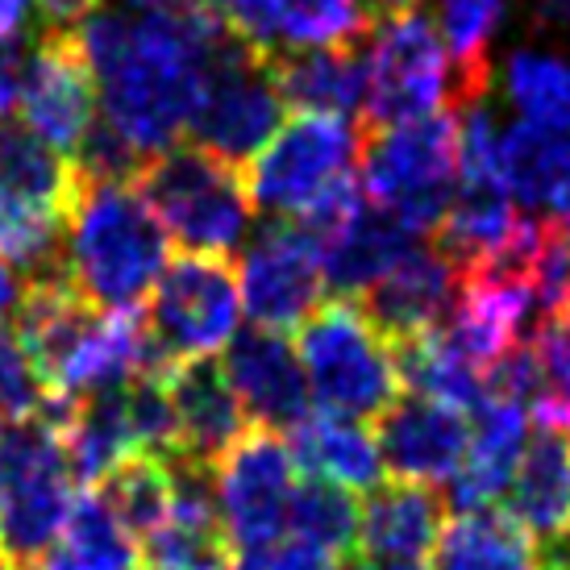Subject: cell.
Wrapping results in <instances>:
<instances>
[{"label":"cell","mask_w":570,"mask_h":570,"mask_svg":"<svg viewBox=\"0 0 570 570\" xmlns=\"http://www.w3.org/2000/svg\"><path fill=\"white\" fill-rule=\"evenodd\" d=\"M138 558L142 550L126 533V524L117 521L109 500L96 488H88L71 504L59 546L30 570H134Z\"/></svg>","instance_id":"cell-30"},{"label":"cell","mask_w":570,"mask_h":570,"mask_svg":"<svg viewBox=\"0 0 570 570\" xmlns=\"http://www.w3.org/2000/svg\"><path fill=\"white\" fill-rule=\"evenodd\" d=\"M167 392L179 425V454L208 466L222 459L250 433V416L242 409L238 392L225 380V366L213 358H191L167 371Z\"/></svg>","instance_id":"cell-18"},{"label":"cell","mask_w":570,"mask_h":570,"mask_svg":"<svg viewBox=\"0 0 570 570\" xmlns=\"http://www.w3.org/2000/svg\"><path fill=\"white\" fill-rule=\"evenodd\" d=\"M222 366L250 425L287 438L313 416V392H308L301 350L287 342V333L263 330V325L238 333L225 346Z\"/></svg>","instance_id":"cell-14"},{"label":"cell","mask_w":570,"mask_h":570,"mask_svg":"<svg viewBox=\"0 0 570 570\" xmlns=\"http://www.w3.org/2000/svg\"><path fill=\"white\" fill-rule=\"evenodd\" d=\"M421 246L409 225L392 217L387 208L363 200V208L342 225V234L321 250L325 258V287L337 301H358L380 284L400 258Z\"/></svg>","instance_id":"cell-22"},{"label":"cell","mask_w":570,"mask_h":570,"mask_svg":"<svg viewBox=\"0 0 570 570\" xmlns=\"http://www.w3.org/2000/svg\"><path fill=\"white\" fill-rule=\"evenodd\" d=\"M67 459L71 471L83 488H96L129 459L138 454L134 442V425H129L126 383L121 387H105V392H88V396L71 400L63 425Z\"/></svg>","instance_id":"cell-26"},{"label":"cell","mask_w":570,"mask_h":570,"mask_svg":"<svg viewBox=\"0 0 570 570\" xmlns=\"http://www.w3.org/2000/svg\"><path fill=\"white\" fill-rule=\"evenodd\" d=\"M205 4L222 17L238 38H246V42L258 47L263 55L284 50V17H279V0H205Z\"/></svg>","instance_id":"cell-36"},{"label":"cell","mask_w":570,"mask_h":570,"mask_svg":"<svg viewBox=\"0 0 570 570\" xmlns=\"http://www.w3.org/2000/svg\"><path fill=\"white\" fill-rule=\"evenodd\" d=\"M292 454L301 462V471L350 491H375L383 483V471H387L375 429H366L363 421H350V416H333V412L308 416L292 433Z\"/></svg>","instance_id":"cell-24"},{"label":"cell","mask_w":570,"mask_h":570,"mask_svg":"<svg viewBox=\"0 0 570 570\" xmlns=\"http://www.w3.org/2000/svg\"><path fill=\"white\" fill-rule=\"evenodd\" d=\"M358 521H363V508L354 500V491L317 475L304 479L287 508V529L296 533V541H308L333 558L358 554Z\"/></svg>","instance_id":"cell-33"},{"label":"cell","mask_w":570,"mask_h":570,"mask_svg":"<svg viewBox=\"0 0 570 570\" xmlns=\"http://www.w3.org/2000/svg\"><path fill=\"white\" fill-rule=\"evenodd\" d=\"M0 188L13 196L17 205L71 217L80 205V171L76 159L59 155L47 138H38L26 121L0 117Z\"/></svg>","instance_id":"cell-23"},{"label":"cell","mask_w":570,"mask_h":570,"mask_svg":"<svg viewBox=\"0 0 570 570\" xmlns=\"http://www.w3.org/2000/svg\"><path fill=\"white\" fill-rule=\"evenodd\" d=\"M450 524V504L425 483H380L366 491L363 521H358V558L366 562H396L425 567L433 562L442 533Z\"/></svg>","instance_id":"cell-17"},{"label":"cell","mask_w":570,"mask_h":570,"mask_svg":"<svg viewBox=\"0 0 570 570\" xmlns=\"http://www.w3.org/2000/svg\"><path fill=\"white\" fill-rule=\"evenodd\" d=\"M0 570H17V562H13V554L0 546Z\"/></svg>","instance_id":"cell-45"},{"label":"cell","mask_w":570,"mask_h":570,"mask_svg":"<svg viewBox=\"0 0 570 570\" xmlns=\"http://www.w3.org/2000/svg\"><path fill=\"white\" fill-rule=\"evenodd\" d=\"M242 308L238 267L225 254L171 258L142 308L155 371L167 375L179 363L213 358L238 337Z\"/></svg>","instance_id":"cell-7"},{"label":"cell","mask_w":570,"mask_h":570,"mask_svg":"<svg viewBox=\"0 0 570 570\" xmlns=\"http://www.w3.org/2000/svg\"><path fill=\"white\" fill-rule=\"evenodd\" d=\"M504 13L508 0H438V33L450 55V109L491 96V42Z\"/></svg>","instance_id":"cell-25"},{"label":"cell","mask_w":570,"mask_h":570,"mask_svg":"<svg viewBox=\"0 0 570 570\" xmlns=\"http://www.w3.org/2000/svg\"><path fill=\"white\" fill-rule=\"evenodd\" d=\"M284 47H358L375 21L363 0H279Z\"/></svg>","instance_id":"cell-34"},{"label":"cell","mask_w":570,"mask_h":570,"mask_svg":"<svg viewBox=\"0 0 570 570\" xmlns=\"http://www.w3.org/2000/svg\"><path fill=\"white\" fill-rule=\"evenodd\" d=\"M96 491L109 500L117 521L126 524V533L138 541V550H142V541H150L163 524L171 521V466L155 454H129L105 483H96Z\"/></svg>","instance_id":"cell-31"},{"label":"cell","mask_w":570,"mask_h":570,"mask_svg":"<svg viewBox=\"0 0 570 570\" xmlns=\"http://www.w3.org/2000/svg\"><path fill=\"white\" fill-rule=\"evenodd\" d=\"M242 304L254 325L275 333L301 330L325 296L321 246L292 217H271L242 250Z\"/></svg>","instance_id":"cell-11"},{"label":"cell","mask_w":570,"mask_h":570,"mask_svg":"<svg viewBox=\"0 0 570 570\" xmlns=\"http://www.w3.org/2000/svg\"><path fill=\"white\" fill-rule=\"evenodd\" d=\"M21 296H26V287H21V275L9 258H0V330L17 317V308H21Z\"/></svg>","instance_id":"cell-40"},{"label":"cell","mask_w":570,"mask_h":570,"mask_svg":"<svg viewBox=\"0 0 570 570\" xmlns=\"http://www.w3.org/2000/svg\"><path fill=\"white\" fill-rule=\"evenodd\" d=\"M508 512L538 538V546L570 533V425L541 421L538 433H529L508 488Z\"/></svg>","instance_id":"cell-21"},{"label":"cell","mask_w":570,"mask_h":570,"mask_svg":"<svg viewBox=\"0 0 570 570\" xmlns=\"http://www.w3.org/2000/svg\"><path fill=\"white\" fill-rule=\"evenodd\" d=\"M308 392L321 409L350 421H380L400 400L396 342L354 301H325L296 337Z\"/></svg>","instance_id":"cell-4"},{"label":"cell","mask_w":570,"mask_h":570,"mask_svg":"<svg viewBox=\"0 0 570 570\" xmlns=\"http://www.w3.org/2000/svg\"><path fill=\"white\" fill-rule=\"evenodd\" d=\"M271 76L287 105L325 117L363 121L371 96V59L358 47H284L271 55Z\"/></svg>","instance_id":"cell-19"},{"label":"cell","mask_w":570,"mask_h":570,"mask_svg":"<svg viewBox=\"0 0 570 570\" xmlns=\"http://www.w3.org/2000/svg\"><path fill=\"white\" fill-rule=\"evenodd\" d=\"M524 445H529V409L512 404V400L479 404L475 421H471V450L462 459L459 475L450 479L445 504L454 512L491 508L512 488Z\"/></svg>","instance_id":"cell-20"},{"label":"cell","mask_w":570,"mask_h":570,"mask_svg":"<svg viewBox=\"0 0 570 570\" xmlns=\"http://www.w3.org/2000/svg\"><path fill=\"white\" fill-rule=\"evenodd\" d=\"M134 9H184L191 0H129Z\"/></svg>","instance_id":"cell-44"},{"label":"cell","mask_w":570,"mask_h":570,"mask_svg":"<svg viewBox=\"0 0 570 570\" xmlns=\"http://www.w3.org/2000/svg\"><path fill=\"white\" fill-rule=\"evenodd\" d=\"M225 33L229 26L205 0L184 9L100 4L76 26L100 92V117L146 159L175 150L191 129L213 50Z\"/></svg>","instance_id":"cell-1"},{"label":"cell","mask_w":570,"mask_h":570,"mask_svg":"<svg viewBox=\"0 0 570 570\" xmlns=\"http://www.w3.org/2000/svg\"><path fill=\"white\" fill-rule=\"evenodd\" d=\"M459 267L438 250V242H421L354 304L392 342H409V337H421L429 330H442L454 301H459Z\"/></svg>","instance_id":"cell-16"},{"label":"cell","mask_w":570,"mask_h":570,"mask_svg":"<svg viewBox=\"0 0 570 570\" xmlns=\"http://www.w3.org/2000/svg\"><path fill=\"white\" fill-rule=\"evenodd\" d=\"M50 404L47 383L38 380L33 363L26 358V350L13 333H0V429L42 416Z\"/></svg>","instance_id":"cell-35"},{"label":"cell","mask_w":570,"mask_h":570,"mask_svg":"<svg viewBox=\"0 0 570 570\" xmlns=\"http://www.w3.org/2000/svg\"><path fill=\"white\" fill-rule=\"evenodd\" d=\"M33 38L26 30L0 42V117H9L21 100V80H26V59H30Z\"/></svg>","instance_id":"cell-37"},{"label":"cell","mask_w":570,"mask_h":570,"mask_svg":"<svg viewBox=\"0 0 570 570\" xmlns=\"http://www.w3.org/2000/svg\"><path fill=\"white\" fill-rule=\"evenodd\" d=\"M271 570H342L337 567V558L317 550V546H308V541H287L275 550V567Z\"/></svg>","instance_id":"cell-39"},{"label":"cell","mask_w":570,"mask_h":570,"mask_svg":"<svg viewBox=\"0 0 570 570\" xmlns=\"http://www.w3.org/2000/svg\"><path fill=\"white\" fill-rule=\"evenodd\" d=\"M383 466L404 483H450L471 450V421L462 409L425 396H400L375 421Z\"/></svg>","instance_id":"cell-15"},{"label":"cell","mask_w":570,"mask_h":570,"mask_svg":"<svg viewBox=\"0 0 570 570\" xmlns=\"http://www.w3.org/2000/svg\"><path fill=\"white\" fill-rule=\"evenodd\" d=\"M342 570H421V567H396V562H366V558L354 554Z\"/></svg>","instance_id":"cell-43"},{"label":"cell","mask_w":570,"mask_h":570,"mask_svg":"<svg viewBox=\"0 0 570 570\" xmlns=\"http://www.w3.org/2000/svg\"><path fill=\"white\" fill-rule=\"evenodd\" d=\"M138 191L184 250L234 254L246 242L254 217L246 167L205 146L179 142L167 155H155L138 175Z\"/></svg>","instance_id":"cell-5"},{"label":"cell","mask_w":570,"mask_h":570,"mask_svg":"<svg viewBox=\"0 0 570 570\" xmlns=\"http://www.w3.org/2000/svg\"><path fill=\"white\" fill-rule=\"evenodd\" d=\"M371 59V96L358 129L400 126L412 117L438 112L450 100V55L438 26L416 13L375 21L366 38Z\"/></svg>","instance_id":"cell-10"},{"label":"cell","mask_w":570,"mask_h":570,"mask_svg":"<svg viewBox=\"0 0 570 570\" xmlns=\"http://www.w3.org/2000/svg\"><path fill=\"white\" fill-rule=\"evenodd\" d=\"M438 570H538V538L508 508H475L450 517L442 546L433 554Z\"/></svg>","instance_id":"cell-27"},{"label":"cell","mask_w":570,"mask_h":570,"mask_svg":"<svg viewBox=\"0 0 570 570\" xmlns=\"http://www.w3.org/2000/svg\"><path fill=\"white\" fill-rule=\"evenodd\" d=\"M33 4L42 13V30H76L105 0H33Z\"/></svg>","instance_id":"cell-38"},{"label":"cell","mask_w":570,"mask_h":570,"mask_svg":"<svg viewBox=\"0 0 570 570\" xmlns=\"http://www.w3.org/2000/svg\"><path fill=\"white\" fill-rule=\"evenodd\" d=\"M500 175L524 213L558 208L570 188V134L533 121L508 126L500 142Z\"/></svg>","instance_id":"cell-28"},{"label":"cell","mask_w":570,"mask_h":570,"mask_svg":"<svg viewBox=\"0 0 570 570\" xmlns=\"http://www.w3.org/2000/svg\"><path fill=\"white\" fill-rule=\"evenodd\" d=\"M284 109L287 100L271 76V55L229 30L222 47L213 50L188 134L196 146L246 167L284 126Z\"/></svg>","instance_id":"cell-8"},{"label":"cell","mask_w":570,"mask_h":570,"mask_svg":"<svg viewBox=\"0 0 570 570\" xmlns=\"http://www.w3.org/2000/svg\"><path fill=\"white\" fill-rule=\"evenodd\" d=\"M504 92L521 121L570 134V59L541 47H517L504 63Z\"/></svg>","instance_id":"cell-32"},{"label":"cell","mask_w":570,"mask_h":570,"mask_svg":"<svg viewBox=\"0 0 570 570\" xmlns=\"http://www.w3.org/2000/svg\"><path fill=\"white\" fill-rule=\"evenodd\" d=\"M358 184L371 205L400 217L416 238H433L459 191V112L358 129Z\"/></svg>","instance_id":"cell-3"},{"label":"cell","mask_w":570,"mask_h":570,"mask_svg":"<svg viewBox=\"0 0 570 570\" xmlns=\"http://www.w3.org/2000/svg\"><path fill=\"white\" fill-rule=\"evenodd\" d=\"M171 234L138 184H88L67 217V279L105 313H134L155 292Z\"/></svg>","instance_id":"cell-2"},{"label":"cell","mask_w":570,"mask_h":570,"mask_svg":"<svg viewBox=\"0 0 570 570\" xmlns=\"http://www.w3.org/2000/svg\"><path fill=\"white\" fill-rule=\"evenodd\" d=\"M301 462L284 433L254 425L217 466L222 521L234 550H271L287 529Z\"/></svg>","instance_id":"cell-12"},{"label":"cell","mask_w":570,"mask_h":570,"mask_svg":"<svg viewBox=\"0 0 570 570\" xmlns=\"http://www.w3.org/2000/svg\"><path fill=\"white\" fill-rule=\"evenodd\" d=\"M96 80L76 30H42L33 38L21 80V121L59 155L76 159L96 121Z\"/></svg>","instance_id":"cell-13"},{"label":"cell","mask_w":570,"mask_h":570,"mask_svg":"<svg viewBox=\"0 0 570 570\" xmlns=\"http://www.w3.org/2000/svg\"><path fill=\"white\" fill-rule=\"evenodd\" d=\"M533 13L546 30H570V0H533Z\"/></svg>","instance_id":"cell-41"},{"label":"cell","mask_w":570,"mask_h":570,"mask_svg":"<svg viewBox=\"0 0 570 570\" xmlns=\"http://www.w3.org/2000/svg\"><path fill=\"white\" fill-rule=\"evenodd\" d=\"M30 9H33V0H0V42L13 38V33H21Z\"/></svg>","instance_id":"cell-42"},{"label":"cell","mask_w":570,"mask_h":570,"mask_svg":"<svg viewBox=\"0 0 570 570\" xmlns=\"http://www.w3.org/2000/svg\"><path fill=\"white\" fill-rule=\"evenodd\" d=\"M358 159V121L301 112L275 129L250 163L246 188L263 217H301L321 196L350 175Z\"/></svg>","instance_id":"cell-9"},{"label":"cell","mask_w":570,"mask_h":570,"mask_svg":"<svg viewBox=\"0 0 570 570\" xmlns=\"http://www.w3.org/2000/svg\"><path fill=\"white\" fill-rule=\"evenodd\" d=\"M396 363H400V383L412 396L438 400L450 409H471L488 404V371H479L466 354H462L442 330H429L421 337L396 342Z\"/></svg>","instance_id":"cell-29"},{"label":"cell","mask_w":570,"mask_h":570,"mask_svg":"<svg viewBox=\"0 0 570 570\" xmlns=\"http://www.w3.org/2000/svg\"><path fill=\"white\" fill-rule=\"evenodd\" d=\"M71 483L63 429L50 416L0 429V546L17 567H38L59 546L76 504Z\"/></svg>","instance_id":"cell-6"}]
</instances>
